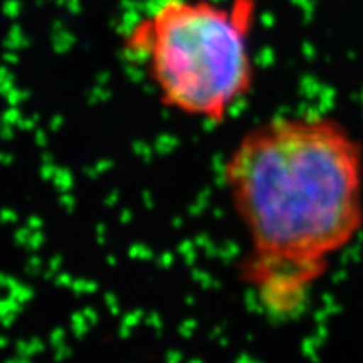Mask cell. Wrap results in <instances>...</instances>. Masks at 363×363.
I'll list each match as a JSON object with an SVG mask.
<instances>
[{
    "label": "cell",
    "mask_w": 363,
    "mask_h": 363,
    "mask_svg": "<svg viewBox=\"0 0 363 363\" xmlns=\"http://www.w3.org/2000/svg\"><path fill=\"white\" fill-rule=\"evenodd\" d=\"M220 175L247 238L240 281L269 316H294L363 225L360 143L333 118L274 116L240 136Z\"/></svg>",
    "instance_id": "6da1fadb"
},
{
    "label": "cell",
    "mask_w": 363,
    "mask_h": 363,
    "mask_svg": "<svg viewBox=\"0 0 363 363\" xmlns=\"http://www.w3.org/2000/svg\"><path fill=\"white\" fill-rule=\"evenodd\" d=\"M254 19L256 0H157L121 45L163 106L220 125L252 89Z\"/></svg>",
    "instance_id": "7a4b0ae2"
}]
</instances>
